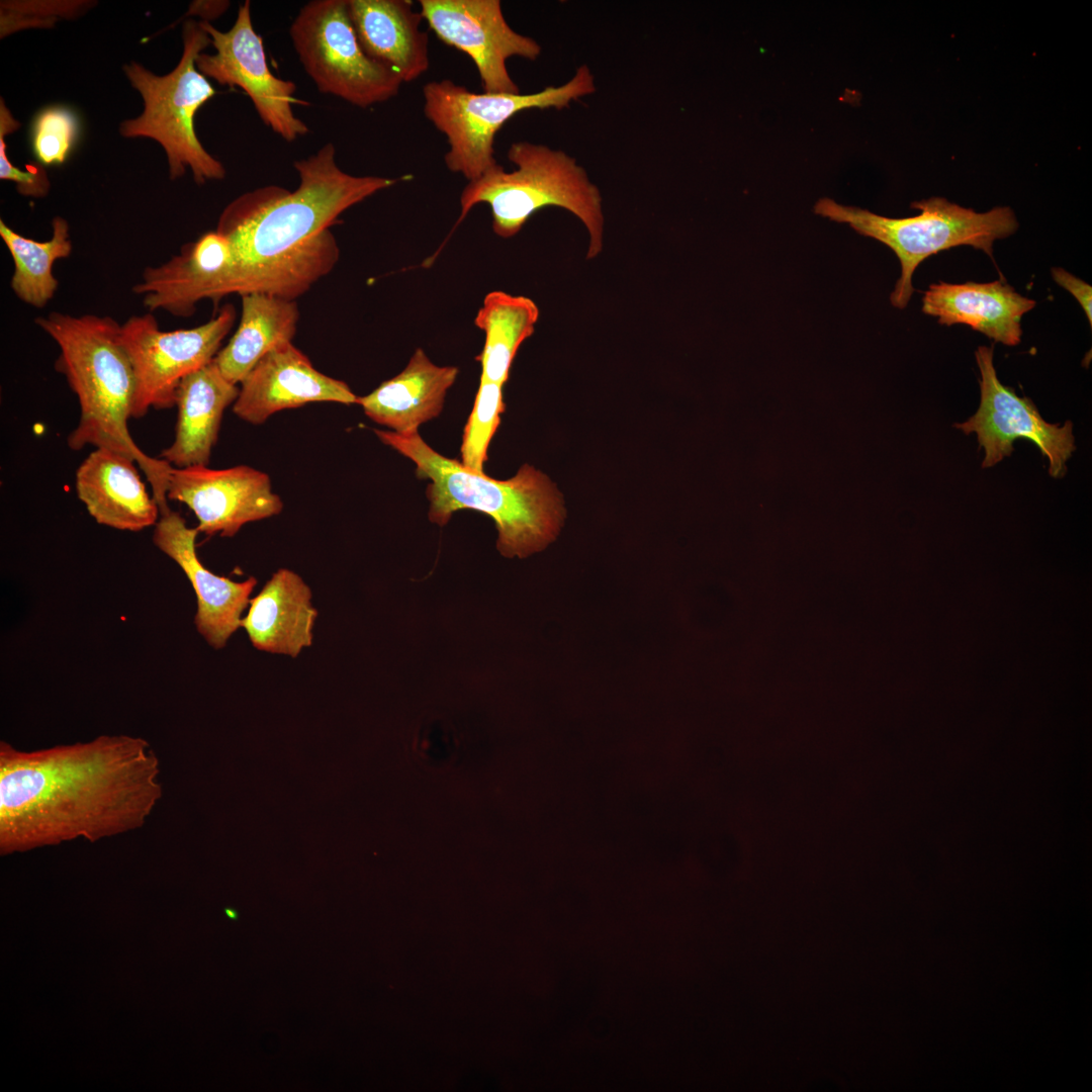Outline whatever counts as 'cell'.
I'll return each instance as SVG.
<instances>
[{"label":"cell","mask_w":1092,"mask_h":1092,"mask_svg":"<svg viewBox=\"0 0 1092 1092\" xmlns=\"http://www.w3.org/2000/svg\"><path fill=\"white\" fill-rule=\"evenodd\" d=\"M160 761L130 735L24 751L0 742L2 855L142 828L163 794Z\"/></svg>","instance_id":"1"},{"label":"cell","mask_w":1092,"mask_h":1092,"mask_svg":"<svg viewBox=\"0 0 1092 1092\" xmlns=\"http://www.w3.org/2000/svg\"><path fill=\"white\" fill-rule=\"evenodd\" d=\"M34 323L57 344L56 370L62 373L80 404V420L68 436L75 451L86 446L107 448L131 458L152 487L160 512L170 510L167 489L171 464L143 452L131 438L135 379L120 341V324L107 315H72L52 311Z\"/></svg>","instance_id":"2"},{"label":"cell","mask_w":1092,"mask_h":1092,"mask_svg":"<svg viewBox=\"0 0 1092 1092\" xmlns=\"http://www.w3.org/2000/svg\"><path fill=\"white\" fill-rule=\"evenodd\" d=\"M335 157L334 145L327 143L294 162L300 178L294 191L269 186L247 192L224 208L215 231L230 241L235 255L224 296L235 293L250 266L289 255L329 229L346 209L398 181L351 175L341 170Z\"/></svg>","instance_id":"3"},{"label":"cell","mask_w":1092,"mask_h":1092,"mask_svg":"<svg viewBox=\"0 0 1092 1092\" xmlns=\"http://www.w3.org/2000/svg\"><path fill=\"white\" fill-rule=\"evenodd\" d=\"M379 440L416 464V474L430 479L429 520L446 525L459 510L490 517L497 530L496 548L508 558H525L545 549L558 536L565 518L563 499L547 475L528 464L506 480L474 472L439 454L419 432L374 430Z\"/></svg>","instance_id":"4"},{"label":"cell","mask_w":1092,"mask_h":1092,"mask_svg":"<svg viewBox=\"0 0 1092 1092\" xmlns=\"http://www.w3.org/2000/svg\"><path fill=\"white\" fill-rule=\"evenodd\" d=\"M507 158L516 169L507 172L497 164L470 181L460 195L458 225L479 203L491 211L492 230L502 238L518 234L531 215L548 206L564 208L585 225L589 234L587 257L601 251L603 213L599 189L588 180L576 160L561 150L526 141L513 143Z\"/></svg>","instance_id":"5"},{"label":"cell","mask_w":1092,"mask_h":1092,"mask_svg":"<svg viewBox=\"0 0 1092 1092\" xmlns=\"http://www.w3.org/2000/svg\"><path fill=\"white\" fill-rule=\"evenodd\" d=\"M921 213L891 218L867 209L838 204L829 198L817 201L814 211L837 222L848 223L858 234L888 246L898 257L901 276L891 294V302L904 308L914 291L912 276L922 261L958 246L982 250L993 261V244L1018 229L1015 213L1008 206L976 212L942 197L913 202Z\"/></svg>","instance_id":"6"},{"label":"cell","mask_w":1092,"mask_h":1092,"mask_svg":"<svg viewBox=\"0 0 1092 1092\" xmlns=\"http://www.w3.org/2000/svg\"><path fill=\"white\" fill-rule=\"evenodd\" d=\"M183 51L178 65L157 76L136 62L124 66L133 88L143 97L144 110L119 127L125 138H150L164 149L169 175L175 180L190 169L197 184L225 177L224 166L201 145L194 117L215 90L196 68V59L211 38L199 22L187 20L182 29Z\"/></svg>","instance_id":"7"},{"label":"cell","mask_w":1092,"mask_h":1092,"mask_svg":"<svg viewBox=\"0 0 1092 1092\" xmlns=\"http://www.w3.org/2000/svg\"><path fill=\"white\" fill-rule=\"evenodd\" d=\"M595 91L594 75L583 65L566 83L529 94L478 93L449 79L431 81L423 87V108L426 118L446 136V167L470 182L498 164L495 135L517 113L533 108L560 110Z\"/></svg>","instance_id":"8"},{"label":"cell","mask_w":1092,"mask_h":1092,"mask_svg":"<svg viewBox=\"0 0 1092 1092\" xmlns=\"http://www.w3.org/2000/svg\"><path fill=\"white\" fill-rule=\"evenodd\" d=\"M289 34L305 73L324 94L367 108L396 96L403 83L394 71L365 54L347 0L307 2Z\"/></svg>","instance_id":"9"},{"label":"cell","mask_w":1092,"mask_h":1092,"mask_svg":"<svg viewBox=\"0 0 1092 1092\" xmlns=\"http://www.w3.org/2000/svg\"><path fill=\"white\" fill-rule=\"evenodd\" d=\"M235 320L236 309L228 303L192 329L162 331L150 311L121 324L120 341L135 379L131 418L174 406L181 380L214 359Z\"/></svg>","instance_id":"10"},{"label":"cell","mask_w":1092,"mask_h":1092,"mask_svg":"<svg viewBox=\"0 0 1092 1092\" xmlns=\"http://www.w3.org/2000/svg\"><path fill=\"white\" fill-rule=\"evenodd\" d=\"M211 38L214 54L201 53L197 70L220 85L241 88L250 97L262 122L286 142L308 133L309 128L293 112V104H306L294 97L296 85L272 74L264 43L256 32L251 2L238 9L234 25L220 31L207 21H199Z\"/></svg>","instance_id":"11"},{"label":"cell","mask_w":1092,"mask_h":1092,"mask_svg":"<svg viewBox=\"0 0 1092 1092\" xmlns=\"http://www.w3.org/2000/svg\"><path fill=\"white\" fill-rule=\"evenodd\" d=\"M993 354L994 345L980 346L976 350L981 374L980 406L968 421L953 427L966 435H977L985 452L983 468L992 467L1010 456L1014 441L1023 438L1035 444L1048 458L1050 475L1063 477L1066 462L1076 450L1073 423L1067 421L1060 427L1045 422L1031 399L1018 396L1013 388L1002 384L994 367Z\"/></svg>","instance_id":"12"},{"label":"cell","mask_w":1092,"mask_h":1092,"mask_svg":"<svg viewBox=\"0 0 1092 1092\" xmlns=\"http://www.w3.org/2000/svg\"><path fill=\"white\" fill-rule=\"evenodd\" d=\"M419 4L438 38L474 63L483 92L521 93L507 61L512 57L535 61L541 47L509 25L499 0H420Z\"/></svg>","instance_id":"13"},{"label":"cell","mask_w":1092,"mask_h":1092,"mask_svg":"<svg viewBox=\"0 0 1092 1092\" xmlns=\"http://www.w3.org/2000/svg\"><path fill=\"white\" fill-rule=\"evenodd\" d=\"M167 497L185 504L198 521L197 531L209 536L233 537L245 524L276 516L283 509L270 477L247 465L173 467Z\"/></svg>","instance_id":"14"},{"label":"cell","mask_w":1092,"mask_h":1092,"mask_svg":"<svg viewBox=\"0 0 1092 1092\" xmlns=\"http://www.w3.org/2000/svg\"><path fill=\"white\" fill-rule=\"evenodd\" d=\"M358 396L343 381L317 371L291 342L262 357L241 382L234 413L259 425L277 412L309 402L357 403Z\"/></svg>","instance_id":"15"},{"label":"cell","mask_w":1092,"mask_h":1092,"mask_svg":"<svg viewBox=\"0 0 1092 1092\" xmlns=\"http://www.w3.org/2000/svg\"><path fill=\"white\" fill-rule=\"evenodd\" d=\"M234 265L230 241L216 231L207 232L183 246L166 263L147 267L132 292L142 296L150 312L165 310L176 316H190L202 299L217 305Z\"/></svg>","instance_id":"16"},{"label":"cell","mask_w":1092,"mask_h":1092,"mask_svg":"<svg viewBox=\"0 0 1092 1092\" xmlns=\"http://www.w3.org/2000/svg\"><path fill=\"white\" fill-rule=\"evenodd\" d=\"M198 533L196 528L187 527L179 513L169 510L155 525L153 542L188 577L197 599V631L210 646L219 649L241 627V615L250 603L257 579L249 577L239 582L210 571L196 554Z\"/></svg>","instance_id":"17"},{"label":"cell","mask_w":1092,"mask_h":1092,"mask_svg":"<svg viewBox=\"0 0 1092 1092\" xmlns=\"http://www.w3.org/2000/svg\"><path fill=\"white\" fill-rule=\"evenodd\" d=\"M75 487L100 525L138 532L160 519L159 505L147 491L135 461L117 451L95 448L78 466Z\"/></svg>","instance_id":"18"},{"label":"cell","mask_w":1092,"mask_h":1092,"mask_svg":"<svg viewBox=\"0 0 1092 1092\" xmlns=\"http://www.w3.org/2000/svg\"><path fill=\"white\" fill-rule=\"evenodd\" d=\"M922 311L940 325H969L994 342L1016 346L1021 341V317L1036 302L1015 291L1004 279L931 284L922 298Z\"/></svg>","instance_id":"19"},{"label":"cell","mask_w":1092,"mask_h":1092,"mask_svg":"<svg viewBox=\"0 0 1092 1092\" xmlns=\"http://www.w3.org/2000/svg\"><path fill=\"white\" fill-rule=\"evenodd\" d=\"M348 13L365 54L394 71L403 81L430 68L429 36L424 20L408 0H347Z\"/></svg>","instance_id":"20"},{"label":"cell","mask_w":1092,"mask_h":1092,"mask_svg":"<svg viewBox=\"0 0 1092 1092\" xmlns=\"http://www.w3.org/2000/svg\"><path fill=\"white\" fill-rule=\"evenodd\" d=\"M239 391L214 360L184 377L176 392L174 441L160 458L176 468L207 466L223 413L236 401Z\"/></svg>","instance_id":"21"},{"label":"cell","mask_w":1092,"mask_h":1092,"mask_svg":"<svg viewBox=\"0 0 1092 1092\" xmlns=\"http://www.w3.org/2000/svg\"><path fill=\"white\" fill-rule=\"evenodd\" d=\"M458 372L457 367L434 364L418 348L399 374L382 382L371 393L358 396L357 403L366 416L392 432H417L420 425L441 414L446 393Z\"/></svg>","instance_id":"22"},{"label":"cell","mask_w":1092,"mask_h":1092,"mask_svg":"<svg viewBox=\"0 0 1092 1092\" xmlns=\"http://www.w3.org/2000/svg\"><path fill=\"white\" fill-rule=\"evenodd\" d=\"M310 600V588L302 578L280 568L250 600L248 615L241 626L255 648L296 657L303 647L312 643L317 611Z\"/></svg>","instance_id":"23"},{"label":"cell","mask_w":1092,"mask_h":1092,"mask_svg":"<svg viewBox=\"0 0 1092 1092\" xmlns=\"http://www.w3.org/2000/svg\"><path fill=\"white\" fill-rule=\"evenodd\" d=\"M242 296V316L230 342L214 357L221 374L238 384L275 347L291 342L299 317L294 300L267 293Z\"/></svg>","instance_id":"24"},{"label":"cell","mask_w":1092,"mask_h":1092,"mask_svg":"<svg viewBox=\"0 0 1092 1092\" xmlns=\"http://www.w3.org/2000/svg\"><path fill=\"white\" fill-rule=\"evenodd\" d=\"M538 317L539 309L529 297L499 290L485 295L474 320L485 337L483 349L475 358L481 365V381L504 386L515 356L534 333Z\"/></svg>","instance_id":"25"},{"label":"cell","mask_w":1092,"mask_h":1092,"mask_svg":"<svg viewBox=\"0 0 1092 1092\" xmlns=\"http://www.w3.org/2000/svg\"><path fill=\"white\" fill-rule=\"evenodd\" d=\"M52 237L38 242L26 238L0 220V237L13 261L10 287L24 303L41 308L55 296L59 281L54 275V265L60 259L70 257L73 244L68 221L55 216Z\"/></svg>","instance_id":"26"},{"label":"cell","mask_w":1092,"mask_h":1092,"mask_svg":"<svg viewBox=\"0 0 1092 1092\" xmlns=\"http://www.w3.org/2000/svg\"><path fill=\"white\" fill-rule=\"evenodd\" d=\"M504 412L503 385L480 380L460 448L461 463L468 469L484 473L487 448Z\"/></svg>","instance_id":"27"},{"label":"cell","mask_w":1092,"mask_h":1092,"mask_svg":"<svg viewBox=\"0 0 1092 1092\" xmlns=\"http://www.w3.org/2000/svg\"><path fill=\"white\" fill-rule=\"evenodd\" d=\"M80 123L76 113L63 105H52L34 117L30 140L33 155L42 166L63 164L79 135Z\"/></svg>","instance_id":"28"},{"label":"cell","mask_w":1092,"mask_h":1092,"mask_svg":"<svg viewBox=\"0 0 1092 1092\" xmlns=\"http://www.w3.org/2000/svg\"><path fill=\"white\" fill-rule=\"evenodd\" d=\"M20 123L13 117L3 99L0 101V178L15 183L18 193L24 196L42 198L50 191V180L44 167L39 163L26 166L22 171L14 166L7 157L5 136L15 131Z\"/></svg>","instance_id":"29"},{"label":"cell","mask_w":1092,"mask_h":1092,"mask_svg":"<svg viewBox=\"0 0 1092 1092\" xmlns=\"http://www.w3.org/2000/svg\"><path fill=\"white\" fill-rule=\"evenodd\" d=\"M1052 276L1054 280L1063 288L1068 290L1080 303L1087 320L1092 326V287L1082 279L1074 276L1070 272L1063 268L1054 267L1052 269Z\"/></svg>","instance_id":"30"},{"label":"cell","mask_w":1092,"mask_h":1092,"mask_svg":"<svg viewBox=\"0 0 1092 1092\" xmlns=\"http://www.w3.org/2000/svg\"><path fill=\"white\" fill-rule=\"evenodd\" d=\"M229 6V1H197L191 4L190 12L191 14L200 15L202 21L208 22L209 19L224 13Z\"/></svg>","instance_id":"31"}]
</instances>
